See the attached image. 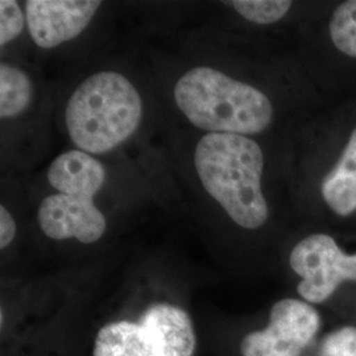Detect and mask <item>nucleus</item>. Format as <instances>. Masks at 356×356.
<instances>
[{
  "mask_svg": "<svg viewBox=\"0 0 356 356\" xmlns=\"http://www.w3.org/2000/svg\"><path fill=\"white\" fill-rule=\"evenodd\" d=\"M197 175L229 218L243 229H256L267 222V200L261 191L264 154L248 136L207 134L194 152Z\"/></svg>",
  "mask_w": 356,
  "mask_h": 356,
  "instance_id": "obj_1",
  "label": "nucleus"
},
{
  "mask_svg": "<svg viewBox=\"0 0 356 356\" xmlns=\"http://www.w3.org/2000/svg\"><path fill=\"white\" fill-rule=\"evenodd\" d=\"M175 101L191 124L210 134L254 135L273 120V106L261 90L206 66L178 79Z\"/></svg>",
  "mask_w": 356,
  "mask_h": 356,
  "instance_id": "obj_2",
  "label": "nucleus"
},
{
  "mask_svg": "<svg viewBox=\"0 0 356 356\" xmlns=\"http://www.w3.org/2000/svg\"><path fill=\"white\" fill-rule=\"evenodd\" d=\"M143 101L136 88L116 72L86 78L72 94L65 120L70 139L86 153H104L138 129Z\"/></svg>",
  "mask_w": 356,
  "mask_h": 356,
  "instance_id": "obj_3",
  "label": "nucleus"
},
{
  "mask_svg": "<svg viewBox=\"0 0 356 356\" xmlns=\"http://www.w3.org/2000/svg\"><path fill=\"white\" fill-rule=\"evenodd\" d=\"M289 261L302 279L297 291L313 304L326 301L343 281H356V254H344L325 234L302 239L293 248Z\"/></svg>",
  "mask_w": 356,
  "mask_h": 356,
  "instance_id": "obj_4",
  "label": "nucleus"
},
{
  "mask_svg": "<svg viewBox=\"0 0 356 356\" xmlns=\"http://www.w3.org/2000/svg\"><path fill=\"white\" fill-rule=\"evenodd\" d=\"M318 312L307 302L285 298L270 310L266 330L243 339V356H300L319 330Z\"/></svg>",
  "mask_w": 356,
  "mask_h": 356,
  "instance_id": "obj_5",
  "label": "nucleus"
},
{
  "mask_svg": "<svg viewBox=\"0 0 356 356\" xmlns=\"http://www.w3.org/2000/svg\"><path fill=\"white\" fill-rule=\"evenodd\" d=\"M99 7L98 0H28L29 35L40 48H56L81 35Z\"/></svg>",
  "mask_w": 356,
  "mask_h": 356,
  "instance_id": "obj_6",
  "label": "nucleus"
},
{
  "mask_svg": "<svg viewBox=\"0 0 356 356\" xmlns=\"http://www.w3.org/2000/svg\"><path fill=\"white\" fill-rule=\"evenodd\" d=\"M38 223L44 234L54 241L76 238L85 244L99 241L107 223L91 197L53 194L38 207Z\"/></svg>",
  "mask_w": 356,
  "mask_h": 356,
  "instance_id": "obj_7",
  "label": "nucleus"
},
{
  "mask_svg": "<svg viewBox=\"0 0 356 356\" xmlns=\"http://www.w3.org/2000/svg\"><path fill=\"white\" fill-rule=\"evenodd\" d=\"M148 332L157 356H191L195 335L188 313L176 306L160 304L145 312L140 322Z\"/></svg>",
  "mask_w": 356,
  "mask_h": 356,
  "instance_id": "obj_8",
  "label": "nucleus"
},
{
  "mask_svg": "<svg viewBox=\"0 0 356 356\" xmlns=\"http://www.w3.org/2000/svg\"><path fill=\"white\" fill-rule=\"evenodd\" d=\"M48 181L61 194L94 198L102 189L106 170L89 153L69 151L53 160L48 169Z\"/></svg>",
  "mask_w": 356,
  "mask_h": 356,
  "instance_id": "obj_9",
  "label": "nucleus"
},
{
  "mask_svg": "<svg viewBox=\"0 0 356 356\" xmlns=\"http://www.w3.org/2000/svg\"><path fill=\"white\" fill-rule=\"evenodd\" d=\"M322 197L337 216L356 211V127L344 147L342 156L322 181Z\"/></svg>",
  "mask_w": 356,
  "mask_h": 356,
  "instance_id": "obj_10",
  "label": "nucleus"
},
{
  "mask_svg": "<svg viewBox=\"0 0 356 356\" xmlns=\"http://www.w3.org/2000/svg\"><path fill=\"white\" fill-rule=\"evenodd\" d=\"M94 356H157L148 332L127 321L106 325L97 335Z\"/></svg>",
  "mask_w": 356,
  "mask_h": 356,
  "instance_id": "obj_11",
  "label": "nucleus"
},
{
  "mask_svg": "<svg viewBox=\"0 0 356 356\" xmlns=\"http://www.w3.org/2000/svg\"><path fill=\"white\" fill-rule=\"evenodd\" d=\"M33 97V85L20 67L0 65V116L1 119L23 114Z\"/></svg>",
  "mask_w": 356,
  "mask_h": 356,
  "instance_id": "obj_12",
  "label": "nucleus"
},
{
  "mask_svg": "<svg viewBox=\"0 0 356 356\" xmlns=\"http://www.w3.org/2000/svg\"><path fill=\"white\" fill-rule=\"evenodd\" d=\"M329 32L338 51L356 58V0L344 1L337 7L331 16Z\"/></svg>",
  "mask_w": 356,
  "mask_h": 356,
  "instance_id": "obj_13",
  "label": "nucleus"
},
{
  "mask_svg": "<svg viewBox=\"0 0 356 356\" xmlns=\"http://www.w3.org/2000/svg\"><path fill=\"white\" fill-rule=\"evenodd\" d=\"M226 4H229L245 20L263 26L279 22L292 7L289 0H234Z\"/></svg>",
  "mask_w": 356,
  "mask_h": 356,
  "instance_id": "obj_14",
  "label": "nucleus"
},
{
  "mask_svg": "<svg viewBox=\"0 0 356 356\" xmlns=\"http://www.w3.org/2000/svg\"><path fill=\"white\" fill-rule=\"evenodd\" d=\"M26 16L20 10L17 1H0V45H6L19 38L24 29Z\"/></svg>",
  "mask_w": 356,
  "mask_h": 356,
  "instance_id": "obj_15",
  "label": "nucleus"
},
{
  "mask_svg": "<svg viewBox=\"0 0 356 356\" xmlns=\"http://www.w3.org/2000/svg\"><path fill=\"white\" fill-rule=\"evenodd\" d=\"M325 356H356V327L346 326L330 332L322 343Z\"/></svg>",
  "mask_w": 356,
  "mask_h": 356,
  "instance_id": "obj_16",
  "label": "nucleus"
},
{
  "mask_svg": "<svg viewBox=\"0 0 356 356\" xmlns=\"http://www.w3.org/2000/svg\"><path fill=\"white\" fill-rule=\"evenodd\" d=\"M16 235V223L6 206H0V248L8 247Z\"/></svg>",
  "mask_w": 356,
  "mask_h": 356,
  "instance_id": "obj_17",
  "label": "nucleus"
}]
</instances>
